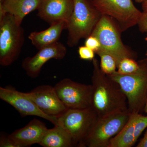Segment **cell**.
<instances>
[{"label":"cell","mask_w":147,"mask_h":147,"mask_svg":"<svg viewBox=\"0 0 147 147\" xmlns=\"http://www.w3.org/2000/svg\"><path fill=\"white\" fill-rule=\"evenodd\" d=\"M92 63L91 107L98 118L128 111L126 96L118 83L101 70L97 59Z\"/></svg>","instance_id":"6da1fadb"},{"label":"cell","mask_w":147,"mask_h":147,"mask_svg":"<svg viewBox=\"0 0 147 147\" xmlns=\"http://www.w3.org/2000/svg\"><path fill=\"white\" fill-rule=\"evenodd\" d=\"M137 72L123 74L116 71L108 75L117 82L126 96L130 114H142L147 100V58L139 61Z\"/></svg>","instance_id":"7a4b0ae2"},{"label":"cell","mask_w":147,"mask_h":147,"mask_svg":"<svg viewBox=\"0 0 147 147\" xmlns=\"http://www.w3.org/2000/svg\"><path fill=\"white\" fill-rule=\"evenodd\" d=\"M74 2L73 12L66 25L69 47L76 46L80 40L90 36L102 16L92 0H74Z\"/></svg>","instance_id":"3957f363"},{"label":"cell","mask_w":147,"mask_h":147,"mask_svg":"<svg viewBox=\"0 0 147 147\" xmlns=\"http://www.w3.org/2000/svg\"><path fill=\"white\" fill-rule=\"evenodd\" d=\"M25 42L24 30L8 13L0 15V64L8 66L19 57Z\"/></svg>","instance_id":"277c9868"},{"label":"cell","mask_w":147,"mask_h":147,"mask_svg":"<svg viewBox=\"0 0 147 147\" xmlns=\"http://www.w3.org/2000/svg\"><path fill=\"white\" fill-rule=\"evenodd\" d=\"M121 32L118 27L111 18L102 15L91 34L100 42V48L96 52H104L113 56L117 67L121 61L124 58L135 59L136 57L122 41Z\"/></svg>","instance_id":"5b68a950"},{"label":"cell","mask_w":147,"mask_h":147,"mask_svg":"<svg viewBox=\"0 0 147 147\" xmlns=\"http://www.w3.org/2000/svg\"><path fill=\"white\" fill-rule=\"evenodd\" d=\"M58 125L63 127L72 137L76 146L83 144L97 122L98 117L92 107L69 109L58 117Z\"/></svg>","instance_id":"8992f818"},{"label":"cell","mask_w":147,"mask_h":147,"mask_svg":"<svg viewBox=\"0 0 147 147\" xmlns=\"http://www.w3.org/2000/svg\"><path fill=\"white\" fill-rule=\"evenodd\" d=\"M102 15L113 20L121 32L137 25L142 14L131 0H92Z\"/></svg>","instance_id":"52a82bcc"},{"label":"cell","mask_w":147,"mask_h":147,"mask_svg":"<svg viewBox=\"0 0 147 147\" xmlns=\"http://www.w3.org/2000/svg\"><path fill=\"white\" fill-rule=\"evenodd\" d=\"M130 115L128 111L98 118L82 147H109L110 141L124 127Z\"/></svg>","instance_id":"ba28073f"},{"label":"cell","mask_w":147,"mask_h":147,"mask_svg":"<svg viewBox=\"0 0 147 147\" xmlns=\"http://www.w3.org/2000/svg\"><path fill=\"white\" fill-rule=\"evenodd\" d=\"M58 96L68 109L91 107L92 86L64 79L54 86Z\"/></svg>","instance_id":"9c48e42d"},{"label":"cell","mask_w":147,"mask_h":147,"mask_svg":"<svg viewBox=\"0 0 147 147\" xmlns=\"http://www.w3.org/2000/svg\"><path fill=\"white\" fill-rule=\"evenodd\" d=\"M0 98L15 108L23 117L33 116L45 119L55 125H58V118L42 113L26 93L12 87H0Z\"/></svg>","instance_id":"30bf717a"},{"label":"cell","mask_w":147,"mask_h":147,"mask_svg":"<svg viewBox=\"0 0 147 147\" xmlns=\"http://www.w3.org/2000/svg\"><path fill=\"white\" fill-rule=\"evenodd\" d=\"M26 93L40 110L47 115L58 117L69 109L58 96L55 87L52 86H38Z\"/></svg>","instance_id":"8fae6325"},{"label":"cell","mask_w":147,"mask_h":147,"mask_svg":"<svg viewBox=\"0 0 147 147\" xmlns=\"http://www.w3.org/2000/svg\"><path fill=\"white\" fill-rule=\"evenodd\" d=\"M67 53L66 47L61 42H58L38 50L32 57H27L22 63V67L27 75L32 78L39 76L41 68L51 59L61 60Z\"/></svg>","instance_id":"7c38bea8"},{"label":"cell","mask_w":147,"mask_h":147,"mask_svg":"<svg viewBox=\"0 0 147 147\" xmlns=\"http://www.w3.org/2000/svg\"><path fill=\"white\" fill-rule=\"evenodd\" d=\"M74 7V0H41L37 15L50 25L61 22L67 25Z\"/></svg>","instance_id":"4fadbf2b"},{"label":"cell","mask_w":147,"mask_h":147,"mask_svg":"<svg viewBox=\"0 0 147 147\" xmlns=\"http://www.w3.org/2000/svg\"><path fill=\"white\" fill-rule=\"evenodd\" d=\"M147 127V116L131 114L124 127L110 141L109 147L133 146Z\"/></svg>","instance_id":"5bb4252c"},{"label":"cell","mask_w":147,"mask_h":147,"mask_svg":"<svg viewBox=\"0 0 147 147\" xmlns=\"http://www.w3.org/2000/svg\"><path fill=\"white\" fill-rule=\"evenodd\" d=\"M48 128L42 122L34 119L26 126L13 131L8 136L16 147H24L39 144Z\"/></svg>","instance_id":"9a60e30c"},{"label":"cell","mask_w":147,"mask_h":147,"mask_svg":"<svg viewBox=\"0 0 147 147\" xmlns=\"http://www.w3.org/2000/svg\"><path fill=\"white\" fill-rule=\"evenodd\" d=\"M40 1L41 0H4L0 2V15L11 14L16 23L21 25L26 15L37 10Z\"/></svg>","instance_id":"2e32d148"},{"label":"cell","mask_w":147,"mask_h":147,"mask_svg":"<svg viewBox=\"0 0 147 147\" xmlns=\"http://www.w3.org/2000/svg\"><path fill=\"white\" fill-rule=\"evenodd\" d=\"M66 29L65 22L50 25L49 28L40 32H32L28 38L32 44L38 50L59 42L63 31Z\"/></svg>","instance_id":"e0dca14e"},{"label":"cell","mask_w":147,"mask_h":147,"mask_svg":"<svg viewBox=\"0 0 147 147\" xmlns=\"http://www.w3.org/2000/svg\"><path fill=\"white\" fill-rule=\"evenodd\" d=\"M48 129L39 145L43 147H72L76 146L72 137L63 127L55 125Z\"/></svg>","instance_id":"ac0fdd59"},{"label":"cell","mask_w":147,"mask_h":147,"mask_svg":"<svg viewBox=\"0 0 147 147\" xmlns=\"http://www.w3.org/2000/svg\"><path fill=\"white\" fill-rule=\"evenodd\" d=\"M100 57V68L101 70L107 75H110L116 71L117 68L115 59L110 54L102 52L95 53Z\"/></svg>","instance_id":"d6986e66"},{"label":"cell","mask_w":147,"mask_h":147,"mask_svg":"<svg viewBox=\"0 0 147 147\" xmlns=\"http://www.w3.org/2000/svg\"><path fill=\"white\" fill-rule=\"evenodd\" d=\"M118 72L123 74H130L135 73L139 68V62L135 59L125 58L122 60L117 67Z\"/></svg>","instance_id":"ffe728a7"},{"label":"cell","mask_w":147,"mask_h":147,"mask_svg":"<svg viewBox=\"0 0 147 147\" xmlns=\"http://www.w3.org/2000/svg\"><path fill=\"white\" fill-rule=\"evenodd\" d=\"M78 53L80 59L84 60L92 61L95 58L94 51L86 46L79 47Z\"/></svg>","instance_id":"44dd1931"},{"label":"cell","mask_w":147,"mask_h":147,"mask_svg":"<svg viewBox=\"0 0 147 147\" xmlns=\"http://www.w3.org/2000/svg\"><path fill=\"white\" fill-rule=\"evenodd\" d=\"M85 46L90 48L95 52H97L100 47V43L99 40L95 37L90 35L86 38Z\"/></svg>","instance_id":"7402d4cb"},{"label":"cell","mask_w":147,"mask_h":147,"mask_svg":"<svg viewBox=\"0 0 147 147\" xmlns=\"http://www.w3.org/2000/svg\"><path fill=\"white\" fill-rule=\"evenodd\" d=\"M137 25L140 31L147 32V13L142 12V16Z\"/></svg>","instance_id":"603a6c76"},{"label":"cell","mask_w":147,"mask_h":147,"mask_svg":"<svg viewBox=\"0 0 147 147\" xmlns=\"http://www.w3.org/2000/svg\"><path fill=\"white\" fill-rule=\"evenodd\" d=\"M1 147H16L15 145L11 141L8 137H1L0 139Z\"/></svg>","instance_id":"cb8c5ba5"},{"label":"cell","mask_w":147,"mask_h":147,"mask_svg":"<svg viewBox=\"0 0 147 147\" xmlns=\"http://www.w3.org/2000/svg\"><path fill=\"white\" fill-rule=\"evenodd\" d=\"M137 147H147V127L144 137L140 140Z\"/></svg>","instance_id":"d4e9b609"},{"label":"cell","mask_w":147,"mask_h":147,"mask_svg":"<svg viewBox=\"0 0 147 147\" xmlns=\"http://www.w3.org/2000/svg\"><path fill=\"white\" fill-rule=\"evenodd\" d=\"M142 8L143 12L147 13V0H145L142 3Z\"/></svg>","instance_id":"484cf974"},{"label":"cell","mask_w":147,"mask_h":147,"mask_svg":"<svg viewBox=\"0 0 147 147\" xmlns=\"http://www.w3.org/2000/svg\"><path fill=\"white\" fill-rule=\"evenodd\" d=\"M144 112L147 114V100L146 103V106H145L144 110Z\"/></svg>","instance_id":"4316f807"},{"label":"cell","mask_w":147,"mask_h":147,"mask_svg":"<svg viewBox=\"0 0 147 147\" xmlns=\"http://www.w3.org/2000/svg\"><path fill=\"white\" fill-rule=\"evenodd\" d=\"M145 0H135V2L138 3H142Z\"/></svg>","instance_id":"83f0119b"},{"label":"cell","mask_w":147,"mask_h":147,"mask_svg":"<svg viewBox=\"0 0 147 147\" xmlns=\"http://www.w3.org/2000/svg\"><path fill=\"white\" fill-rule=\"evenodd\" d=\"M3 1L4 0H0V2H3Z\"/></svg>","instance_id":"f1b7e54d"},{"label":"cell","mask_w":147,"mask_h":147,"mask_svg":"<svg viewBox=\"0 0 147 147\" xmlns=\"http://www.w3.org/2000/svg\"><path fill=\"white\" fill-rule=\"evenodd\" d=\"M145 39H146V40H147V36L146 37V38H145Z\"/></svg>","instance_id":"f546056e"},{"label":"cell","mask_w":147,"mask_h":147,"mask_svg":"<svg viewBox=\"0 0 147 147\" xmlns=\"http://www.w3.org/2000/svg\"><path fill=\"white\" fill-rule=\"evenodd\" d=\"M146 56H147V51L146 52Z\"/></svg>","instance_id":"4dcf8cb0"}]
</instances>
